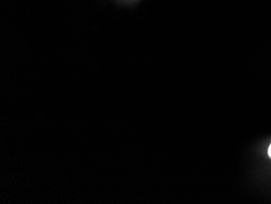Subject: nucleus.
I'll use <instances>...</instances> for the list:
<instances>
[{
    "instance_id": "f257e3e1",
    "label": "nucleus",
    "mask_w": 271,
    "mask_h": 204,
    "mask_svg": "<svg viewBox=\"0 0 271 204\" xmlns=\"http://www.w3.org/2000/svg\"><path fill=\"white\" fill-rule=\"evenodd\" d=\"M268 155L271 159V144L270 145L269 149H268Z\"/></svg>"
}]
</instances>
